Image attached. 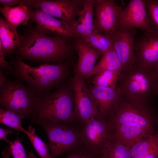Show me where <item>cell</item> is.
I'll list each match as a JSON object with an SVG mask.
<instances>
[{
  "label": "cell",
  "instance_id": "1",
  "mask_svg": "<svg viewBox=\"0 0 158 158\" xmlns=\"http://www.w3.org/2000/svg\"><path fill=\"white\" fill-rule=\"evenodd\" d=\"M69 38L48 36L36 27H30L23 35H20L21 47L7 55H18L22 59L42 64L62 63L70 54L71 46Z\"/></svg>",
  "mask_w": 158,
  "mask_h": 158
},
{
  "label": "cell",
  "instance_id": "2",
  "mask_svg": "<svg viewBox=\"0 0 158 158\" xmlns=\"http://www.w3.org/2000/svg\"><path fill=\"white\" fill-rule=\"evenodd\" d=\"M16 55L9 62L13 69L6 71V74L24 81L37 97L48 93L60 86L68 75V67L66 62L42 64L33 67L26 63L19 56Z\"/></svg>",
  "mask_w": 158,
  "mask_h": 158
},
{
  "label": "cell",
  "instance_id": "3",
  "mask_svg": "<svg viewBox=\"0 0 158 158\" xmlns=\"http://www.w3.org/2000/svg\"><path fill=\"white\" fill-rule=\"evenodd\" d=\"M31 120L35 123L44 121L70 125L76 123L74 97L68 88L63 85L53 92L37 97Z\"/></svg>",
  "mask_w": 158,
  "mask_h": 158
},
{
  "label": "cell",
  "instance_id": "4",
  "mask_svg": "<svg viewBox=\"0 0 158 158\" xmlns=\"http://www.w3.org/2000/svg\"><path fill=\"white\" fill-rule=\"evenodd\" d=\"M158 117L149 102L127 97L122 93L107 116L110 129L119 125L138 124L154 134Z\"/></svg>",
  "mask_w": 158,
  "mask_h": 158
},
{
  "label": "cell",
  "instance_id": "5",
  "mask_svg": "<svg viewBox=\"0 0 158 158\" xmlns=\"http://www.w3.org/2000/svg\"><path fill=\"white\" fill-rule=\"evenodd\" d=\"M156 75V69L134 63L131 68L121 73L117 87L128 98L149 102L155 96Z\"/></svg>",
  "mask_w": 158,
  "mask_h": 158
},
{
  "label": "cell",
  "instance_id": "6",
  "mask_svg": "<svg viewBox=\"0 0 158 158\" xmlns=\"http://www.w3.org/2000/svg\"><path fill=\"white\" fill-rule=\"evenodd\" d=\"M37 123L42 127L47 135L53 158L85 145L81 129L58 122L44 121Z\"/></svg>",
  "mask_w": 158,
  "mask_h": 158
},
{
  "label": "cell",
  "instance_id": "7",
  "mask_svg": "<svg viewBox=\"0 0 158 158\" xmlns=\"http://www.w3.org/2000/svg\"><path fill=\"white\" fill-rule=\"evenodd\" d=\"M37 96L18 80L8 79L0 87V104L5 109L31 119Z\"/></svg>",
  "mask_w": 158,
  "mask_h": 158
},
{
  "label": "cell",
  "instance_id": "8",
  "mask_svg": "<svg viewBox=\"0 0 158 158\" xmlns=\"http://www.w3.org/2000/svg\"><path fill=\"white\" fill-rule=\"evenodd\" d=\"M26 6L32 9H39L72 28L83 7V0H26Z\"/></svg>",
  "mask_w": 158,
  "mask_h": 158
},
{
  "label": "cell",
  "instance_id": "9",
  "mask_svg": "<svg viewBox=\"0 0 158 158\" xmlns=\"http://www.w3.org/2000/svg\"><path fill=\"white\" fill-rule=\"evenodd\" d=\"M81 133L85 146L97 157L111 138L108 123L100 114L83 126Z\"/></svg>",
  "mask_w": 158,
  "mask_h": 158
},
{
  "label": "cell",
  "instance_id": "10",
  "mask_svg": "<svg viewBox=\"0 0 158 158\" xmlns=\"http://www.w3.org/2000/svg\"><path fill=\"white\" fill-rule=\"evenodd\" d=\"M71 86L74 94L76 120L83 126L100 114L83 78L75 75Z\"/></svg>",
  "mask_w": 158,
  "mask_h": 158
},
{
  "label": "cell",
  "instance_id": "11",
  "mask_svg": "<svg viewBox=\"0 0 158 158\" xmlns=\"http://www.w3.org/2000/svg\"><path fill=\"white\" fill-rule=\"evenodd\" d=\"M137 32L135 28L117 25L111 35L113 48L122 64L121 73L131 68L135 62V37Z\"/></svg>",
  "mask_w": 158,
  "mask_h": 158
},
{
  "label": "cell",
  "instance_id": "12",
  "mask_svg": "<svg viewBox=\"0 0 158 158\" xmlns=\"http://www.w3.org/2000/svg\"><path fill=\"white\" fill-rule=\"evenodd\" d=\"M94 32L111 35L115 32L123 9L114 0H94Z\"/></svg>",
  "mask_w": 158,
  "mask_h": 158
},
{
  "label": "cell",
  "instance_id": "13",
  "mask_svg": "<svg viewBox=\"0 0 158 158\" xmlns=\"http://www.w3.org/2000/svg\"><path fill=\"white\" fill-rule=\"evenodd\" d=\"M134 64L151 68H158V32H144L135 40Z\"/></svg>",
  "mask_w": 158,
  "mask_h": 158
},
{
  "label": "cell",
  "instance_id": "14",
  "mask_svg": "<svg viewBox=\"0 0 158 158\" xmlns=\"http://www.w3.org/2000/svg\"><path fill=\"white\" fill-rule=\"evenodd\" d=\"M30 20L36 24V27L45 35L75 38L73 29L66 23L47 14L39 9L30 7Z\"/></svg>",
  "mask_w": 158,
  "mask_h": 158
},
{
  "label": "cell",
  "instance_id": "15",
  "mask_svg": "<svg viewBox=\"0 0 158 158\" xmlns=\"http://www.w3.org/2000/svg\"><path fill=\"white\" fill-rule=\"evenodd\" d=\"M117 25L152 31L150 27L146 0H130L119 17Z\"/></svg>",
  "mask_w": 158,
  "mask_h": 158
},
{
  "label": "cell",
  "instance_id": "16",
  "mask_svg": "<svg viewBox=\"0 0 158 158\" xmlns=\"http://www.w3.org/2000/svg\"><path fill=\"white\" fill-rule=\"evenodd\" d=\"M111 130L113 138L131 147L154 134L140 125L135 123L117 126Z\"/></svg>",
  "mask_w": 158,
  "mask_h": 158
},
{
  "label": "cell",
  "instance_id": "17",
  "mask_svg": "<svg viewBox=\"0 0 158 158\" xmlns=\"http://www.w3.org/2000/svg\"><path fill=\"white\" fill-rule=\"evenodd\" d=\"M89 90L99 113L106 119L122 94V90L118 87L114 89L94 86Z\"/></svg>",
  "mask_w": 158,
  "mask_h": 158
},
{
  "label": "cell",
  "instance_id": "18",
  "mask_svg": "<svg viewBox=\"0 0 158 158\" xmlns=\"http://www.w3.org/2000/svg\"><path fill=\"white\" fill-rule=\"evenodd\" d=\"M75 47L78 55L75 69L76 75L83 78H87L95 66L96 61L102 54L78 39H76Z\"/></svg>",
  "mask_w": 158,
  "mask_h": 158
},
{
  "label": "cell",
  "instance_id": "19",
  "mask_svg": "<svg viewBox=\"0 0 158 158\" xmlns=\"http://www.w3.org/2000/svg\"><path fill=\"white\" fill-rule=\"evenodd\" d=\"M94 0H83V7L72 27L76 39L83 40L93 32Z\"/></svg>",
  "mask_w": 158,
  "mask_h": 158
},
{
  "label": "cell",
  "instance_id": "20",
  "mask_svg": "<svg viewBox=\"0 0 158 158\" xmlns=\"http://www.w3.org/2000/svg\"><path fill=\"white\" fill-rule=\"evenodd\" d=\"M0 11L6 21L15 28L20 25H26L30 20V7L20 4L13 7H0Z\"/></svg>",
  "mask_w": 158,
  "mask_h": 158
},
{
  "label": "cell",
  "instance_id": "21",
  "mask_svg": "<svg viewBox=\"0 0 158 158\" xmlns=\"http://www.w3.org/2000/svg\"><path fill=\"white\" fill-rule=\"evenodd\" d=\"M0 41L6 54L21 46L20 35L18 33L17 28L1 18H0Z\"/></svg>",
  "mask_w": 158,
  "mask_h": 158
},
{
  "label": "cell",
  "instance_id": "22",
  "mask_svg": "<svg viewBox=\"0 0 158 158\" xmlns=\"http://www.w3.org/2000/svg\"><path fill=\"white\" fill-rule=\"evenodd\" d=\"M122 66L113 47L102 55L98 63L95 66L87 78L97 75L107 70L122 71Z\"/></svg>",
  "mask_w": 158,
  "mask_h": 158
},
{
  "label": "cell",
  "instance_id": "23",
  "mask_svg": "<svg viewBox=\"0 0 158 158\" xmlns=\"http://www.w3.org/2000/svg\"><path fill=\"white\" fill-rule=\"evenodd\" d=\"M131 147L111 138L97 156L98 158H132Z\"/></svg>",
  "mask_w": 158,
  "mask_h": 158
},
{
  "label": "cell",
  "instance_id": "24",
  "mask_svg": "<svg viewBox=\"0 0 158 158\" xmlns=\"http://www.w3.org/2000/svg\"><path fill=\"white\" fill-rule=\"evenodd\" d=\"M132 158H143L152 154L158 155V132L131 147Z\"/></svg>",
  "mask_w": 158,
  "mask_h": 158
},
{
  "label": "cell",
  "instance_id": "25",
  "mask_svg": "<svg viewBox=\"0 0 158 158\" xmlns=\"http://www.w3.org/2000/svg\"><path fill=\"white\" fill-rule=\"evenodd\" d=\"M81 40L99 50L102 54L113 47L111 37L107 34L93 32L88 37Z\"/></svg>",
  "mask_w": 158,
  "mask_h": 158
},
{
  "label": "cell",
  "instance_id": "26",
  "mask_svg": "<svg viewBox=\"0 0 158 158\" xmlns=\"http://www.w3.org/2000/svg\"><path fill=\"white\" fill-rule=\"evenodd\" d=\"M121 75V72L116 71L107 70L94 76L92 82L94 86L116 89Z\"/></svg>",
  "mask_w": 158,
  "mask_h": 158
},
{
  "label": "cell",
  "instance_id": "27",
  "mask_svg": "<svg viewBox=\"0 0 158 158\" xmlns=\"http://www.w3.org/2000/svg\"><path fill=\"white\" fill-rule=\"evenodd\" d=\"M25 117L14 112L0 108V122L2 124L11 128L17 131L25 133V130L21 125V121Z\"/></svg>",
  "mask_w": 158,
  "mask_h": 158
},
{
  "label": "cell",
  "instance_id": "28",
  "mask_svg": "<svg viewBox=\"0 0 158 158\" xmlns=\"http://www.w3.org/2000/svg\"><path fill=\"white\" fill-rule=\"evenodd\" d=\"M25 134L41 158H53L49 148L36 134L34 128L29 126Z\"/></svg>",
  "mask_w": 158,
  "mask_h": 158
},
{
  "label": "cell",
  "instance_id": "29",
  "mask_svg": "<svg viewBox=\"0 0 158 158\" xmlns=\"http://www.w3.org/2000/svg\"><path fill=\"white\" fill-rule=\"evenodd\" d=\"M150 27L158 32V0H146Z\"/></svg>",
  "mask_w": 158,
  "mask_h": 158
},
{
  "label": "cell",
  "instance_id": "30",
  "mask_svg": "<svg viewBox=\"0 0 158 158\" xmlns=\"http://www.w3.org/2000/svg\"><path fill=\"white\" fill-rule=\"evenodd\" d=\"M11 153L13 158H36L31 152L26 154L24 147L19 138L12 142L9 145Z\"/></svg>",
  "mask_w": 158,
  "mask_h": 158
},
{
  "label": "cell",
  "instance_id": "31",
  "mask_svg": "<svg viewBox=\"0 0 158 158\" xmlns=\"http://www.w3.org/2000/svg\"><path fill=\"white\" fill-rule=\"evenodd\" d=\"M66 158H98L90 152L85 146L83 145L73 150Z\"/></svg>",
  "mask_w": 158,
  "mask_h": 158
},
{
  "label": "cell",
  "instance_id": "32",
  "mask_svg": "<svg viewBox=\"0 0 158 158\" xmlns=\"http://www.w3.org/2000/svg\"><path fill=\"white\" fill-rule=\"evenodd\" d=\"M6 54L2 44L0 41V69L1 70H7V71H11L13 67L9 62H7L5 59Z\"/></svg>",
  "mask_w": 158,
  "mask_h": 158
},
{
  "label": "cell",
  "instance_id": "33",
  "mask_svg": "<svg viewBox=\"0 0 158 158\" xmlns=\"http://www.w3.org/2000/svg\"><path fill=\"white\" fill-rule=\"evenodd\" d=\"M25 0H0L4 7H13L17 5H24Z\"/></svg>",
  "mask_w": 158,
  "mask_h": 158
},
{
  "label": "cell",
  "instance_id": "34",
  "mask_svg": "<svg viewBox=\"0 0 158 158\" xmlns=\"http://www.w3.org/2000/svg\"><path fill=\"white\" fill-rule=\"evenodd\" d=\"M12 133L13 130L11 129H4L1 127L0 128V139L4 140L9 145H10L12 142L7 140L6 138V136L7 135L12 134Z\"/></svg>",
  "mask_w": 158,
  "mask_h": 158
},
{
  "label": "cell",
  "instance_id": "35",
  "mask_svg": "<svg viewBox=\"0 0 158 158\" xmlns=\"http://www.w3.org/2000/svg\"><path fill=\"white\" fill-rule=\"evenodd\" d=\"M2 155V158H9L11 154L10 152V145H9L3 151Z\"/></svg>",
  "mask_w": 158,
  "mask_h": 158
},
{
  "label": "cell",
  "instance_id": "36",
  "mask_svg": "<svg viewBox=\"0 0 158 158\" xmlns=\"http://www.w3.org/2000/svg\"><path fill=\"white\" fill-rule=\"evenodd\" d=\"M8 78L5 75L3 70L0 71V87L7 80Z\"/></svg>",
  "mask_w": 158,
  "mask_h": 158
},
{
  "label": "cell",
  "instance_id": "37",
  "mask_svg": "<svg viewBox=\"0 0 158 158\" xmlns=\"http://www.w3.org/2000/svg\"><path fill=\"white\" fill-rule=\"evenodd\" d=\"M157 75L156 83L154 88V95H158V68L156 69Z\"/></svg>",
  "mask_w": 158,
  "mask_h": 158
},
{
  "label": "cell",
  "instance_id": "38",
  "mask_svg": "<svg viewBox=\"0 0 158 158\" xmlns=\"http://www.w3.org/2000/svg\"><path fill=\"white\" fill-rule=\"evenodd\" d=\"M158 155L152 154L149 155L143 158H157Z\"/></svg>",
  "mask_w": 158,
  "mask_h": 158
},
{
  "label": "cell",
  "instance_id": "39",
  "mask_svg": "<svg viewBox=\"0 0 158 158\" xmlns=\"http://www.w3.org/2000/svg\"><path fill=\"white\" fill-rule=\"evenodd\" d=\"M156 124L157 125V126L158 129V119H157V121Z\"/></svg>",
  "mask_w": 158,
  "mask_h": 158
}]
</instances>
